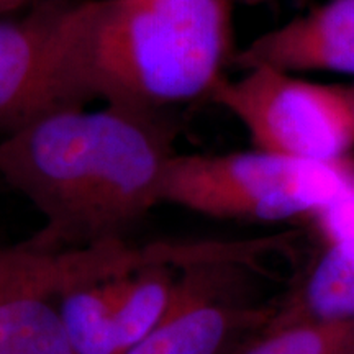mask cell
<instances>
[{
    "mask_svg": "<svg viewBox=\"0 0 354 354\" xmlns=\"http://www.w3.org/2000/svg\"><path fill=\"white\" fill-rule=\"evenodd\" d=\"M176 128L165 113L69 109L0 140V177L44 218L35 251L125 243L161 203Z\"/></svg>",
    "mask_w": 354,
    "mask_h": 354,
    "instance_id": "cell-1",
    "label": "cell"
},
{
    "mask_svg": "<svg viewBox=\"0 0 354 354\" xmlns=\"http://www.w3.org/2000/svg\"><path fill=\"white\" fill-rule=\"evenodd\" d=\"M232 0H86L57 21L61 73L86 107L100 99L165 113L212 94L233 63Z\"/></svg>",
    "mask_w": 354,
    "mask_h": 354,
    "instance_id": "cell-2",
    "label": "cell"
},
{
    "mask_svg": "<svg viewBox=\"0 0 354 354\" xmlns=\"http://www.w3.org/2000/svg\"><path fill=\"white\" fill-rule=\"evenodd\" d=\"M354 184L351 158L305 161L251 149L171 158L161 203L225 220L279 223L310 220Z\"/></svg>",
    "mask_w": 354,
    "mask_h": 354,
    "instance_id": "cell-3",
    "label": "cell"
},
{
    "mask_svg": "<svg viewBox=\"0 0 354 354\" xmlns=\"http://www.w3.org/2000/svg\"><path fill=\"white\" fill-rule=\"evenodd\" d=\"M246 241L154 243L100 276L68 287L56 302L74 354H123L148 336L177 297L180 269L232 253Z\"/></svg>",
    "mask_w": 354,
    "mask_h": 354,
    "instance_id": "cell-4",
    "label": "cell"
},
{
    "mask_svg": "<svg viewBox=\"0 0 354 354\" xmlns=\"http://www.w3.org/2000/svg\"><path fill=\"white\" fill-rule=\"evenodd\" d=\"M210 99L245 127L256 149L336 162L349 159L354 148V113L344 86L259 66L240 79H221Z\"/></svg>",
    "mask_w": 354,
    "mask_h": 354,
    "instance_id": "cell-5",
    "label": "cell"
},
{
    "mask_svg": "<svg viewBox=\"0 0 354 354\" xmlns=\"http://www.w3.org/2000/svg\"><path fill=\"white\" fill-rule=\"evenodd\" d=\"M271 251L253 241L180 269L177 297L148 336L123 354H234L272 320L279 305L258 302L246 272Z\"/></svg>",
    "mask_w": 354,
    "mask_h": 354,
    "instance_id": "cell-6",
    "label": "cell"
},
{
    "mask_svg": "<svg viewBox=\"0 0 354 354\" xmlns=\"http://www.w3.org/2000/svg\"><path fill=\"white\" fill-rule=\"evenodd\" d=\"M64 6L44 2L19 20H0V140L53 113L84 107L57 59Z\"/></svg>",
    "mask_w": 354,
    "mask_h": 354,
    "instance_id": "cell-7",
    "label": "cell"
},
{
    "mask_svg": "<svg viewBox=\"0 0 354 354\" xmlns=\"http://www.w3.org/2000/svg\"><path fill=\"white\" fill-rule=\"evenodd\" d=\"M308 221H312L320 246L274 317L279 320L353 322L354 184Z\"/></svg>",
    "mask_w": 354,
    "mask_h": 354,
    "instance_id": "cell-8",
    "label": "cell"
},
{
    "mask_svg": "<svg viewBox=\"0 0 354 354\" xmlns=\"http://www.w3.org/2000/svg\"><path fill=\"white\" fill-rule=\"evenodd\" d=\"M241 69L328 71L354 76V0H328L305 15L256 37L234 53Z\"/></svg>",
    "mask_w": 354,
    "mask_h": 354,
    "instance_id": "cell-9",
    "label": "cell"
},
{
    "mask_svg": "<svg viewBox=\"0 0 354 354\" xmlns=\"http://www.w3.org/2000/svg\"><path fill=\"white\" fill-rule=\"evenodd\" d=\"M25 258L21 245L0 246V354H74L56 297Z\"/></svg>",
    "mask_w": 354,
    "mask_h": 354,
    "instance_id": "cell-10",
    "label": "cell"
},
{
    "mask_svg": "<svg viewBox=\"0 0 354 354\" xmlns=\"http://www.w3.org/2000/svg\"><path fill=\"white\" fill-rule=\"evenodd\" d=\"M234 354H354L353 322L272 320Z\"/></svg>",
    "mask_w": 354,
    "mask_h": 354,
    "instance_id": "cell-11",
    "label": "cell"
},
{
    "mask_svg": "<svg viewBox=\"0 0 354 354\" xmlns=\"http://www.w3.org/2000/svg\"><path fill=\"white\" fill-rule=\"evenodd\" d=\"M30 0H0V13L17 10V8L24 7Z\"/></svg>",
    "mask_w": 354,
    "mask_h": 354,
    "instance_id": "cell-12",
    "label": "cell"
},
{
    "mask_svg": "<svg viewBox=\"0 0 354 354\" xmlns=\"http://www.w3.org/2000/svg\"><path fill=\"white\" fill-rule=\"evenodd\" d=\"M232 2L248 3V6H256V3H264V2H269V0H232Z\"/></svg>",
    "mask_w": 354,
    "mask_h": 354,
    "instance_id": "cell-13",
    "label": "cell"
},
{
    "mask_svg": "<svg viewBox=\"0 0 354 354\" xmlns=\"http://www.w3.org/2000/svg\"><path fill=\"white\" fill-rule=\"evenodd\" d=\"M348 94L349 99H351V105H353V113H354V86H348Z\"/></svg>",
    "mask_w": 354,
    "mask_h": 354,
    "instance_id": "cell-14",
    "label": "cell"
},
{
    "mask_svg": "<svg viewBox=\"0 0 354 354\" xmlns=\"http://www.w3.org/2000/svg\"><path fill=\"white\" fill-rule=\"evenodd\" d=\"M353 335H354V320H353Z\"/></svg>",
    "mask_w": 354,
    "mask_h": 354,
    "instance_id": "cell-15",
    "label": "cell"
}]
</instances>
